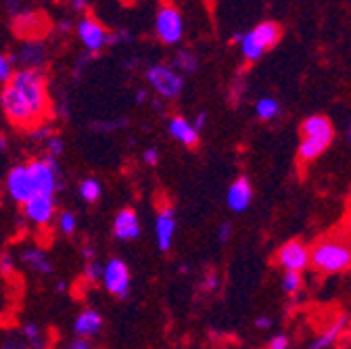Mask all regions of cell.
<instances>
[{"instance_id":"ac0fdd59","label":"cell","mask_w":351,"mask_h":349,"mask_svg":"<svg viewBox=\"0 0 351 349\" xmlns=\"http://www.w3.org/2000/svg\"><path fill=\"white\" fill-rule=\"evenodd\" d=\"M234 42H239L241 55H243V59H245L247 63H257L263 55L268 53V51L263 49V47L259 45V42L255 40V36L251 34V29L245 32V34H237V36H234Z\"/></svg>"},{"instance_id":"8d00e7d4","label":"cell","mask_w":351,"mask_h":349,"mask_svg":"<svg viewBox=\"0 0 351 349\" xmlns=\"http://www.w3.org/2000/svg\"><path fill=\"white\" fill-rule=\"evenodd\" d=\"M143 159H145V163H147V165H157V163H159V151H157L155 147H151V149H147V151H145Z\"/></svg>"},{"instance_id":"ba28073f","label":"cell","mask_w":351,"mask_h":349,"mask_svg":"<svg viewBox=\"0 0 351 349\" xmlns=\"http://www.w3.org/2000/svg\"><path fill=\"white\" fill-rule=\"evenodd\" d=\"M276 264L282 270H295V272H303L307 266L312 264V253L310 247L305 243L293 239L287 241L278 251H276Z\"/></svg>"},{"instance_id":"8992f818","label":"cell","mask_w":351,"mask_h":349,"mask_svg":"<svg viewBox=\"0 0 351 349\" xmlns=\"http://www.w3.org/2000/svg\"><path fill=\"white\" fill-rule=\"evenodd\" d=\"M29 169H32L38 195L55 197L59 191V161H57V157L47 153L40 159L29 161Z\"/></svg>"},{"instance_id":"1f68e13d","label":"cell","mask_w":351,"mask_h":349,"mask_svg":"<svg viewBox=\"0 0 351 349\" xmlns=\"http://www.w3.org/2000/svg\"><path fill=\"white\" fill-rule=\"evenodd\" d=\"M63 149H65V143H63V139H61V136L51 134V136L47 139V153H49V155L59 157V155L63 153Z\"/></svg>"},{"instance_id":"603a6c76","label":"cell","mask_w":351,"mask_h":349,"mask_svg":"<svg viewBox=\"0 0 351 349\" xmlns=\"http://www.w3.org/2000/svg\"><path fill=\"white\" fill-rule=\"evenodd\" d=\"M171 65L178 69L182 75H193L199 69V59L191 51H178V53L173 55V59H171Z\"/></svg>"},{"instance_id":"7402d4cb","label":"cell","mask_w":351,"mask_h":349,"mask_svg":"<svg viewBox=\"0 0 351 349\" xmlns=\"http://www.w3.org/2000/svg\"><path fill=\"white\" fill-rule=\"evenodd\" d=\"M21 257L32 270H36L40 274H49L53 270L51 259L47 257V253H44L42 249H25Z\"/></svg>"},{"instance_id":"4316f807","label":"cell","mask_w":351,"mask_h":349,"mask_svg":"<svg viewBox=\"0 0 351 349\" xmlns=\"http://www.w3.org/2000/svg\"><path fill=\"white\" fill-rule=\"evenodd\" d=\"M301 272H295V270H285L282 274V291L289 293V295H295L299 289H301Z\"/></svg>"},{"instance_id":"836d02e7","label":"cell","mask_w":351,"mask_h":349,"mask_svg":"<svg viewBox=\"0 0 351 349\" xmlns=\"http://www.w3.org/2000/svg\"><path fill=\"white\" fill-rule=\"evenodd\" d=\"M13 270H15V259L11 257V253H3L0 255V272L9 276Z\"/></svg>"},{"instance_id":"5bb4252c","label":"cell","mask_w":351,"mask_h":349,"mask_svg":"<svg viewBox=\"0 0 351 349\" xmlns=\"http://www.w3.org/2000/svg\"><path fill=\"white\" fill-rule=\"evenodd\" d=\"M253 201V186L251 180L247 176H239L237 180L230 182L228 193H226V203L234 213H243L245 209H249Z\"/></svg>"},{"instance_id":"d4e9b609","label":"cell","mask_w":351,"mask_h":349,"mask_svg":"<svg viewBox=\"0 0 351 349\" xmlns=\"http://www.w3.org/2000/svg\"><path fill=\"white\" fill-rule=\"evenodd\" d=\"M42 21H44V19H42L40 15L21 13V15H17V19H15V29H17L21 36H25V38H34V36L40 34L38 23H42Z\"/></svg>"},{"instance_id":"b9f144b4","label":"cell","mask_w":351,"mask_h":349,"mask_svg":"<svg viewBox=\"0 0 351 349\" xmlns=\"http://www.w3.org/2000/svg\"><path fill=\"white\" fill-rule=\"evenodd\" d=\"M3 349H27V347H25L23 343H19V341H13V339H9V341H5Z\"/></svg>"},{"instance_id":"f35d334b","label":"cell","mask_w":351,"mask_h":349,"mask_svg":"<svg viewBox=\"0 0 351 349\" xmlns=\"http://www.w3.org/2000/svg\"><path fill=\"white\" fill-rule=\"evenodd\" d=\"M121 125H125V121H111V123H95L93 128H95V130H101V132H109V130H117V128H121Z\"/></svg>"},{"instance_id":"e0dca14e","label":"cell","mask_w":351,"mask_h":349,"mask_svg":"<svg viewBox=\"0 0 351 349\" xmlns=\"http://www.w3.org/2000/svg\"><path fill=\"white\" fill-rule=\"evenodd\" d=\"M251 34L255 36V40L259 42V45L266 49V51H270V49H274L278 42L282 40V25L278 23V21H272V19H268V21H261V23H257L253 29H251Z\"/></svg>"},{"instance_id":"7bdbcfd3","label":"cell","mask_w":351,"mask_h":349,"mask_svg":"<svg viewBox=\"0 0 351 349\" xmlns=\"http://www.w3.org/2000/svg\"><path fill=\"white\" fill-rule=\"evenodd\" d=\"M147 99H149V91H145V88L136 91V103H138V105H143Z\"/></svg>"},{"instance_id":"9c48e42d","label":"cell","mask_w":351,"mask_h":349,"mask_svg":"<svg viewBox=\"0 0 351 349\" xmlns=\"http://www.w3.org/2000/svg\"><path fill=\"white\" fill-rule=\"evenodd\" d=\"M103 282H105V289L119 297V299H125L128 293H130V270L125 266V261L121 259H109L105 264V272H103Z\"/></svg>"},{"instance_id":"277c9868","label":"cell","mask_w":351,"mask_h":349,"mask_svg":"<svg viewBox=\"0 0 351 349\" xmlns=\"http://www.w3.org/2000/svg\"><path fill=\"white\" fill-rule=\"evenodd\" d=\"M155 34L161 45L176 47L184 36V19L178 7L171 3H163L155 15Z\"/></svg>"},{"instance_id":"2e32d148","label":"cell","mask_w":351,"mask_h":349,"mask_svg":"<svg viewBox=\"0 0 351 349\" xmlns=\"http://www.w3.org/2000/svg\"><path fill=\"white\" fill-rule=\"evenodd\" d=\"M299 132H301V136H322V139H332L335 141V125L322 113L307 115L299 125Z\"/></svg>"},{"instance_id":"4dcf8cb0","label":"cell","mask_w":351,"mask_h":349,"mask_svg":"<svg viewBox=\"0 0 351 349\" xmlns=\"http://www.w3.org/2000/svg\"><path fill=\"white\" fill-rule=\"evenodd\" d=\"M59 228L65 232V234H73L75 232V215L71 211H63L59 215Z\"/></svg>"},{"instance_id":"30bf717a","label":"cell","mask_w":351,"mask_h":349,"mask_svg":"<svg viewBox=\"0 0 351 349\" xmlns=\"http://www.w3.org/2000/svg\"><path fill=\"white\" fill-rule=\"evenodd\" d=\"M167 132L176 143L182 145L184 149H197L201 143V132L195 128V123L189 121L184 115H171L167 121Z\"/></svg>"},{"instance_id":"f6af8a7d","label":"cell","mask_w":351,"mask_h":349,"mask_svg":"<svg viewBox=\"0 0 351 349\" xmlns=\"http://www.w3.org/2000/svg\"><path fill=\"white\" fill-rule=\"evenodd\" d=\"M272 322H270V318H257V322H255V326L257 328H268Z\"/></svg>"},{"instance_id":"bcb514c9","label":"cell","mask_w":351,"mask_h":349,"mask_svg":"<svg viewBox=\"0 0 351 349\" xmlns=\"http://www.w3.org/2000/svg\"><path fill=\"white\" fill-rule=\"evenodd\" d=\"M5 149H7V139L0 134V153H5Z\"/></svg>"},{"instance_id":"3957f363","label":"cell","mask_w":351,"mask_h":349,"mask_svg":"<svg viewBox=\"0 0 351 349\" xmlns=\"http://www.w3.org/2000/svg\"><path fill=\"white\" fill-rule=\"evenodd\" d=\"M145 80L163 101H176L184 91V75L167 63H153L145 71Z\"/></svg>"},{"instance_id":"d6986e66","label":"cell","mask_w":351,"mask_h":349,"mask_svg":"<svg viewBox=\"0 0 351 349\" xmlns=\"http://www.w3.org/2000/svg\"><path fill=\"white\" fill-rule=\"evenodd\" d=\"M47 47L42 45L40 40H32L27 42V45L23 47L19 59L23 63V67H29V69H40L44 65V61H47Z\"/></svg>"},{"instance_id":"484cf974","label":"cell","mask_w":351,"mask_h":349,"mask_svg":"<svg viewBox=\"0 0 351 349\" xmlns=\"http://www.w3.org/2000/svg\"><path fill=\"white\" fill-rule=\"evenodd\" d=\"M101 193H103V184H101L97 178H86V180H82V184H80V197H82L86 203H95V201H99Z\"/></svg>"},{"instance_id":"74e56055","label":"cell","mask_w":351,"mask_h":349,"mask_svg":"<svg viewBox=\"0 0 351 349\" xmlns=\"http://www.w3.org/2000/svg\"><path fill=\"white\" fill-rule=\"evenodd\" d=\"M287 345H289L287 337H285V335H278V337H274V339L268 343L266 349H287Z\"/></svg>"},{"instance_id":"4fadbf2b","label":"cell","mask_w":351,"mask_h":349,"mask_svg":"<svg viewBox=\"0 0 351 349\" xmlns=\"http://www.w3.org/2000/svg\"><path fill=\"white\" fill-rule=\"evenodd\" d=\"M113 234L117 241H134L141 237V220L138 213L132 207H123L117 211L113 220Z\"/></svg>"},{"instance_id":"f546056e","label":"cell","mask_w":351,"mask_h":349,"mask_svg":"<svg viewBox=\"0 0 351 349\" xmlns=\"http://www.w3.org/2000/svg\"><path fill=\"white\" fill-rule=\"evenodd\" d=\"M103 272H105V266H101L99 261H88L86 268H84V278L88 282H97L99 278H103Z\"/></svg>"},{"instance_id":"7dc6e473","label":"cell","mask_w":351,"mask_h":349,"mask_svg":"<svg viewBox=\"0 0 351 349\" xmlns=\"http://www.w3.org/2000/svg\"><path fill=\"white\" fill-rule=\"evenodd\" d=\"M119 3H121V5H134L136 0H119Z\"/></svg>"},{"instance_id":"44dd1931","label":"cell","mask_w":351,"mask_h":349,"mask_svg":"<svg viewBox=\"0 0 351 349\" xmlns=\"http://www.w3.org/2000/svg\"><path fill=\"white\" fill-rule=\"evenodd\" d=\"M103 326V318L95 312V310H84L77 320H75V335L77 337H90L95 333H99V328Z\"/></svg>"},{"instance_id":"d590c367","label":"cell","mask_w":351,"mask_h":349,"mask_svg":"<svg viewBox=\"0 0 351 349\" xmlns=\"http://www.w3.org/2000/svg\"><path fill=\"white\" fill-rule=\"evenodd\" d=\"M203 287H205V291H215V289L219 287V276H217V272H209V274L205 276V280H203Z\"/></svg>"},{"instance_id":"52a82bcc","label":"cell","mask_w":351,"mask_h":349,"mask_svg":"<svg viewBox=\"0 0 351 349\" xmlns=\"http://www.w3.org/2000/svg\"><path fill=\"white\" fill-rule=\"evenodd\" d=\"M7 193L13 201L17 203H27L32 197L38 195L36 191V182H34V176H32V169H29V163H19L15 167H11V171L7 173Z\"/></svg>"},{"instance_id":"60d3db41","label":"cell","mask_w":351,"mask_h":349,"mask_svg":"<svg viewBox=\"0 0 351 349\" xmlns=\"http://www.w3.org/2000/svg\"><path fill=\"white\" fill-rule=\"evenodd\" d=\"M69 349H90V343H88L86 339H82V337H80V339H75V341L69 345Z\"/></svg>"},{"instance_id":"c3c4849f","label":"cell","mask_w":351,"mask_h":349,"mask_svg":"<svg viewBox=\"0 0 351 349\" xmlns=\"http://www.w3.org/2000/svg\"><path fill=\"white\" fill-rule=\"evenodd\" d=\"M347 139L351 141V121H349V125H347Z\"/></svg>"},{"instance_id":"d6a6232c","label":"cell","mask_w":351,"mask_h":349,"mask_svg":"<svg viewBox=\"0 0 351 349\" xmlns=\"http://www.w3.org/2000/svg\"><path fill=\"white\" fill-rule=\"evenodd\" d=\"M29 134H32L34 141H42V139H49L53 134V128L47 121H42V123H38L36 128L29 130Z\"/></svg>"},{"instance_id":"ab89813d","label":"cell","mask_w":351,"mask_h":349,"mask_svg":"<svg viewBox=\"0 0 351 349\" xmlns=\"http://www.w3.org/2000/svg\"><path fill=\"white\" fill-rule=\"evenodd\" d=\"M195 128L199 130V132H203V128H205V123H207V111H201V113H197V117H195Z\"/></svg>"},{"instance_id":"8fae6325","label":"cell","mask_w":351,"mask_h":349,"mask_svg":"<svg viewBox=\"0 0 351 349\" xmlns=\"http://www.w3.org/2000/svg\"><path fill=\"white\" fill-rule=\"evenodd\" d=\"M173 234H176V209L171 205H161L155 217V239H157V247L163 253L171 249Z\"/></svg>"},{"instance_id":"83f0119b","label":"cell","mask_w":351,"mask_h":349,"mask_svg":"<svg viewBox=\"0 0 351 349\" xmlns=\"http://www.w3.org/2000/svg\"><path fill=\"white\" fill-rule=\"evenodd\" d=\"M23 335L29 341V347L32 349H47V343H44V337H42V333H40V328L36 324L23 326Z\"/></svg>"},{"instance_id":"ee69618b","label":"cell","mask_w":351,"mask_h":349,"mask_svg":"<svg viewBox=\"0 0 351 349\" xmlns=\"http://www.w3.org/2000/svg\"><path fill=\"white\" fill-rule=\"evenodd\" d=\"M71 7H73L75 11H84V9L88 7V0H71Z\"/></svg>"},{"instance_id":"ffe728a7","label":"cell","mask_w":351,"mask_h":349,"mask_svg":"<svg viewBox=\"0 0 351 349\" xmlns=\"http://www.w3.org/2000/svg\"><path fill=\"white\" fill-rule=\"evenodd\" d=\"M347 324H349V320L345 318V316H341L339 320H335L312 345H310V349H328L332 343H337L341 337H345L347 333H345V328H347Z\"/></svg>"},{"instance_id":"5b68a950","label":"cell","mask_w":351,"mask_h":349,"mask_svg":"<svg viewBox=\"0 0 351 349\" xmlns=\"http://www.w3.org/2000/svg\"><path fill=\"white\" fill-rule=\"evenodd\" d=\"M75 32H77L80 42L86 47V51L93 55H99L109 45H115V34H111L95 17H82L75 25Z\"/></svg>"},{"instance_id":"7c38bea8","label":"cell","mask_w":351,"mask_h":349,"mask_svg":"<svg viewBox=\"0 0 351 349\" xmlns=\"http://www.w3.org/2000/svg\"><path fill=\"white\" fill-rule=\"evenodd\" d=\"M55 211H57L55 197H49V195H36L27 203H23L25 217L38 226H47L55 217Z\"/></svg>"},{"instance_id":"6da1fadb","label":"cell","mask_w":351,"mask_h":349,"mask_svg":"<svg viewBox=\"0 0 351 349\" xmlns=\"http://www.w3.org/2000/svg\"><path fill=\"white\" fill-rule=\"evenodd\" d=\"M0 105L7 119L21 130H32L47 119L51 95L42 69H17L0 93Z\"/></svg>"},{"instance_id":"9a60e30c","label":"cell","mask_w":351,"mask_h":349,"mask_svg":"<svg viewBox=\"0 0 351 349\" xmlns=\"http://www.w3.org/2000/svg\"><path fill=\"white\" fill-rule=\"evenodd\" d=\"M332 145V139H322V136H301V143L297 147V161L301 165L314 163L316 159H320L328 147Z\"/></svg>"},{"instance_id":"f1b7e54d","label":"cell","mask_w":351,"mask_h":349,"mask_svg":"<svg viewBox=\"0 0 351 349\" xmlns=\"http://www.w3.org/2000/svg\"><path fill=\"white\" fill-rule=\"evenodd\" d=\"M13 65H15V55L0 53V84H7L13 77V73H15Z\"/></svg>"},{"instance_id":"7a4b0ae2","label":"cell","mask_w":351,"mask_h":349,"mask_svg":"<svg viewBox=\"0 0 351 349\" xmlns=\"http://www.w3.org/2000/svg\"><path fill=\"white\" fill-rule=\"evenodd\" d=\"M310 253L312 266L322 274H341L351 268V245L341 239H322Z\"/></svg>"},{"instance_id":"e575fe53","label":"cell","mask_w":351,"mask_h":349,"mask_svg":"<svg viewBox=\"0 0 351 349\" xmlns=\"http://www.w3.org/2000/svg\"><path fill=\"white\" fill-rule=\"evenodd\" d=\"M232 224L230 222H222L217 226V239H219V243H228V239L232 237Z\"/></svg>"},{"instance_id":"cb8c5ba5","label":"cell","mask_w":351,"mask_h":349,"mask_svg":"<svg viewBox=\"0 0 351 349\" xmlns=\"http://www.w3.org/2000/svg\"><path fill=\"white\" fill-rule=\"evenodd\" d=\"M280 113V103L272 97H261L255 103V115L261 121H272Z\"/></svg>"}]
</instances>
